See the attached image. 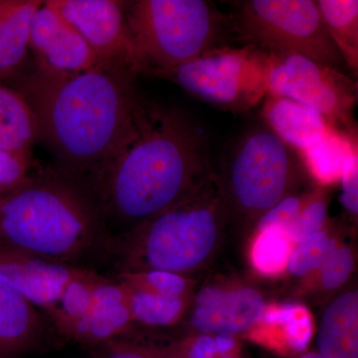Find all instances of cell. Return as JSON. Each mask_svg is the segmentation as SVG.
<instances>
[{"instance_id": "8992f818", "label": "cell", "mask_w": 358, "mask_h": 358, "mask_svg": "<svg viewBox=\"0 0 358 358\" xmlns=\"http://www.w3.org/2000/svg\"><path fill=\"white\" fill-rule=\"evenodd\" d=\"M216 174L231 216L259 220L281 200L308 188L310 176L300 152L265 124L245 131Z\"/></svg>"}, {"instance_id": "f546056e", "label": "cell", "mask_w": 358, "mask_h": 358, "mask_svg": "<svg viewBox=\"0 0 358 358\" xmlns=\"http://www.w3.org/2000/svg\"><path fill=\"white\" fill-rule=\"evenodd\" d=\"M92 358H178L173 352L138 345L119 338L91 348Z\"/></svg>"}, {"instance_id": "8d00e7d4", "label": "cell", "mask_w": 358, "mask_h": 358, "mask_svg": "<svg viewBox=\"0 0 358 358\" xmlns=\"http://www.w3.org/2000/svg\"><path fill=\"white\" fill-rule=\"evenodd\" d=\"M222 358H238V357H235L234 355H225V357H223Z\"/></svg>"}, {"instance_id": "9a60e30c", "label": "cell", "mask_w": 358, "mask_h": 358, "mask_svg": "<svg viewBox=\"0 0 358 358\" xmlns=\"http://www.w3.org/2000/svg\"><path fill=\"white\" fill-rule=\"evenodd\" d=\"M262 102L264 124L296 152H303L336 129L319 113L285 96L268 93Z\"/></svg>"}, {"instance_id": "83f0119b", "label": "cell", "mask_w": 358, "mask_h": 358, "mask_svg": "<svg viewBox=\"0 0 358 358\" xmlns=\"http://www.w3.org/2000/svg\"><path fill=\"white\" fill-rule=\"evenodd\" d=\"M329 199L322 189H313L300 213L287 230V234L294 245L324 230L327 222Z\"/></svg>"}, {"instance_id": "44dd1931", "label": "cell", "mask_w": 358, "mask_h": 358, "mask_svg": "<svg viewBox=\"0 0 358 358\" xmlns=\"http://www.w3.org/2000/svg\"><path fill=\"white\" fill-rule=\"evenodd\" d=\"M320 15L352 77L358 71L357 0H317Z\"/></svg>"}, {"instance_id": "ac0fdd59", "label": "cell", "mask_w": 358, "mask_h": 358, "mask_svg": "<svg viewBox=\"0 0 358 358\" xmlns=\"http://www.w3.org/2000/svg\"><path fill=\"white\" fill-rule=\"evenodd\" d=\"M38 140L36 122L22 96L0 85V150L29 164Z\"/></svg>"}, {"instance_id": "d590c367", "label": "cell", "mask_w": 358, "mask_h": 358, "mask_svg": "<svg viewBox=\"0 0 358 358\" xmlns=\"http://www.w3.org/2000/svg\"><path fill=\"white\" fill-rule=\"evenodd\" d=\"M299 358H326L324 357H322V355H320L319 352H308L303 353V355H301L300 357Z\"/></svg>"}, {"instance_id": "52a82bcc", "label": "cell", "mask_w": 358, "mask_h": 358, "mask_svg": "<svg viewBox=\"0 0 358 358\" xmlns=\"http://www.w3.org/2000/svg\"><path fill=\"white\" fill-rule=\"evenodd\" d=\"M229 16L231 34L243 46L293 52L345 72V60L313 0H244Z\"/></svg>"}, {"instance_id": "4dcf8cb0", "label": "cell", "mask_w": 358, "mask_h": 358, "mask_svg": "<svg viewBox=\"0 0 358 358\" xmlns=\"http://www.w3.org/2000/svg\"><path fill=\"white\" fill-rule=\"evenodd\" d=\"M320 270L322 284L324 288L331 291L343 286L355 270L352 250L348 247H336Z\"/></svg>"}, {"instance_id": "d6986e66", "label": "cell", "mask_w": 358, "mask_h": 358, "mask_svg": "<svg viewBox=\"0 0 358 358\" xmlns=\"http://www.w3.org/2000/svg\"><path fill=\"white\" fill-rule=\"evenodd\" d=\"M133 322L127 301L121 305L94 307L86 317L58 327L56 331L65 338L93 348L122 338Z\"/></svg>"}, {"instance_id": "cb8c5ba5", "label": "cell", "mask_w": 358, "mask_h": 358, "mask_svg": "<svg viewBox=\"0 0 358 358\" xmlns=\"http://www.w3.org/2000/svg\"><path fill=\"white\" fill-rule=\"evenodd\" d=\"M99 275L89 270L73 280L61 294L58 303L47 310L54 329L86 317L94 308V287Z\"/></svg>"}, {"instance_id": "2e32d148", "label": "cell", "mask_w": 358, "mask_h": 358, "mask_svg": "<svg viewBox=\"0 0 358 358\" xmlns=\"http://www.w3.org/2000/svg\"><path fill=\"white\" fill-rule=\"evenodd\" d=\"M317 352L326 358H358V293L331 301L320 320Z\"/></svg>"}, {"instance_id": "ffe728a7", "label": "cell", "mask_w": 358, "mask_h": 358, "mask_svg": "<svg viewBox=\"0 0 358 358\" xmlns=\"http://www.w3.org/2000/svg\"><path fill=\"white\" fill-rule=\"evenodd\" d=\"M355 150L357 136L333 129L300 155L310 178L322 186L333 185L341 179L346 159Z\"/></svg>"}, {"instance_id": "d4e9b609", "label": "cell", "mask_w": 358, "mask_h": 358, "mask_svg": "<svg viewBox=\"0 0 358 358\" xmlns=\"http://www.w3.org/2000/svg\"><path fill=\"white\" fill-rule=\"evenodd\" d=\"M294 244L281 229L257 232L251 249V261L261 274L275 275L286 270Z\"/></svg>"}, {"instance_id": "7c38bea8", "label": "cell", "mask_w": 358, "mask_h": 358, "mask_svg": "<svg viewBox=\"0 0 358 358\" xmlns=\"http://www.w3.org/2000/svg\"><path fill=\"white\" fill-rule=\"evenodd\" d=\"M29 49L37 65L56 72H82L100 63L83 37L47 1L33 17Z\"/></svg>"}, {"instance_id": "484cf974", "label": "cell", "mask_w": 358, "mask_h": 358, "mask_svg": "<svg viewBox=\"0 0 358 358\" xmlns=\"http://www.w3.org/2000/svg\"><path fill=\"white\" fill-rule=\"evenodd\" d=\"M336 247V240L327 231H320L294 246L287 268L292 275H306L322 268Z\"/></svg>"}, {"instance_id": "e575fe53", "label": "cell", "mask_w": 358, "mask_h": 358, "mask_svg": "<svg viewBox=\"0 0 358 358\" xmlns=\"http://www.w3.org/2000/svg\"><path fill=\"white\" fill-rule=\"evenodd\" d=\"M214 336L216 348H217L219 353L222 357L225 355H232L236 348V341L234 336L231 334H216Z\"/></svg>"}, {"instance_id": "836d02e7", "label": "cell", "mask_w": 358, "mask_h": 358, "mask_svg": "<svg viewBox=\"0 0 358 358\" xmlns=\"http://www.w3.org/2000/svg\"><path fill=\"white\" fill-rule=\"evenodd\" d=\"M178 358H222L216 348L214 336L209 334H200L192 339L189 343H185L173 350Z\"/></svg>"}, {"instance_id": "4fadbf2b", "label": "cell", "mask_w": 358, "mask_h": 358, "mask_svg": "<svg viewBox=\"0 0 358 358\" xmlns=\"http://www.w3.org/2000/svg\"><path fill=\"white\" fill-rule=\"evenodd\" d=\"M265 308L262 294L256 289L206 287L197 294L190 324L202 334L234 336L259 324Z\"/></svg>"}, {"instance_id": "5b68a950", "label": "cell", "mask_w": 358, "mask_h": 358, "mask_svg": "<svg viewBox=\"0 0 358 358\" xmlns=\"http://www.w3.org/2000/svg\"><path fill=\"white\" fill-rule=\"evenodd\" d=\"M127 23L138 73L155 76L228 46L229 16L206 0H134Z\"/></svg>"}, {"instance_id": "5bb4252c", "label": "cell", "mask_w": 358, "mask_h": 358, "mask_svg": "<svg viewBox=\"0 0 358 358\" xmlns=\"http://www.w3.org/2000/svg\"><path fill=\"white\" fill-rule=\"evenodd\" d=\"M50 327L39 308L0 275V358H17L41 348Z\"/></svg>"}, {"instance_id": "30bf717a", "label": "cell", "mask_w": 358, "mask_h": 358, "mask_svg": "<svg viewBox=\"0 0 358 358\" xmlns=\"http://www.w3.org/2000/svg\"><path fill=\"white\" fill-rule=\"evenodd\" d=\"M83 37L99 62H122L138 74L128 23V1L117 0H48Z\"/></svg>"}, {"instance_id": "4316f807", "label": "cell", "mask_w": 358, "mask_h": 358, "mask_svg": "<svg viewBox=\"0 0 358 358\" xmlns=\"http://www.w3.org/2000/svg\"><path fill=\"white\" fill-rule=\"evenodd\" d=\"M117 281L131 289H143L162 296L185 298L188 288L183 275L164 270L119 273Z\"/></svg>"}, {"instance_id": "e0dca14e", "label": "cell", "mask_w": 358, "mask_h": 358, "mask_svg": "<svg viewBox=\"0 0 358 358\" xmlns=\"http://www.w3.org/2000/svg\"><path fill=\"white\" fill-rule=\"evenodd\" d=\"M41 0H0V80L10 76L24 62L30 31Z\"/></svg>"}, {"instance_id": "8fae6325", "label": "cell", "mask_w": 358, "mask_h": 358, "mask_svg": "<svg viewBox=\"0 0 358 358\" xmlns=\"http://www.w3.org/2000/svg\"><path fill=\"white\" fill-rule=\"evenodd\" d=\"M89 268L0 246V275L35 307L47 310Z\"/></svg>"}, {"instance_id": "1f68e13d", "label": "cell", "mask_w": 358, "mask_h": 358, "mask_svg": "<svg viewBox=\"0 0 358 358\" xmlns=\"http://www.w3.org/2000/svg\"><path fill=\"white\" fill-rule=\"evenodd\" d=\"M341 203L350 215L358 213V155L353 152L346 159L341 171Z\"/></svg>"}, {"instance_id": "ba28073f", "label": "cell", "mask_w": 358, "mask_h": 358, "mask_svg": "<svg viewBox=\"0 0 358 358\" xmlns=\"http://www.w3.org/2000/svg\"><path fill=\"white\" fill-rule=\"evenodd\" d=\"M155 77L173 82L218 109L244 113L268 94L267 54L255 46H225Z\"/></svg>"}, {"instance_id": "3957f363", "label": "cell", "mask_w": 358, "mask_h": 358, "mask_svg": "<svg viewBox=\"0 0 358 358\" xmlns=\"http://www.w3.org/2000/svg\"><path fill=\"white\" fill-rule=\"evenodd\" d=\"M110 237L88 188L58 171L28 178L0 196V246L83 267L107 256Z\"/></svg>"}, {"instance_id": "277c9868", "label": "cell", "mask_w": 358, "mask_h": 358, "mask_svg": "<svg viewBox=\"0 0 358 358\" xmlns=\"http://www.w3.org/2000/svg\"><path fill=\"white\" fill-rule=\"evenodd\" d=\"M231 217L216 173L178 204L110 242L119 273L164 270L183 275L211 256Z\"/></svg>"}, {"instance_id": "603a6c76", "label": "cell", "mask_w": 358, "mask_h": 358, "mask_svg": "<svg viewBox=\"0 0 358 358\" xmlns=\"http://www.w3.org/2000/svg\"><path fill=\"white\" fill-rule=\"evenodd\" d=\"M124 287L134 322L148 327H169L176 324L182 315L185 308V298L162 296Z\"/></svg>"}, {"instance_id": "9c48e42d", "label": "cell", "mask_w": 358, "mask_h": 358, "mask_svg": "<svg viewBox=\"0 0 358 358\" xmlns=\"http://www.w3.org/2000/svg\"><path fill=\"white\" fill-rule=\"evenodd\" d=\"M268 93L319 113L341 133L357 136V82L345 72L293 52L265 50Z\"/></svg>"}, {"instance_id": "d6a6232c", "label": "cell", "mask_w": 358, "mask_h": 358, "mask_svg": "<svg viewBox=\"0 0 358 358\" xmlns=\"http://www.w3.org/2000/svg\"><path fill=\"white\" fill-rule=\"evenodd\" d=\"M29 164L0 150V196L20 185L28 178Z\"/></svg>"}, {"instance_id": "f1b7e54d", "label": "cell", "mask_w": 358, "mask_h": 358, "mask_svg": "<svg viewBox=\"0 0 358 358\" xmlns=\"http://www.w3.org/2000/svg\"><path fill=\"white\" fill-rule=\"evenodd\" d=\"M313 190L306 188L281 200L259 219L257 223V232L274 228L284 230L287 233V230L300 213L301 209L307 202Z\"/></svg>"}, {"instance_id": "6da1fadb", "label": "cell", "mask_w": 358, "mask_h": 358, "mask_svg": "<svg viewBox=\"0 0 358 358\" xmlns=\"http://www.w3.org/2000/svg\"><path fill=\"white\" fill-rule=\"evenodd\" d=\"M138 73L122 62H100L76 73L35 65L17 92L31 110L38 140L57 160L56 171L85 182L133 140L143 107Z\"/></svg>"}, {"instance_id": "7a4b0ae2", "label": "cell", "mask_w": 358, "mask_h": 358, "mask_svg": "<svg viewBox=\"0 0 358 358\" xmlns=\"http://www.w3.org/2000/svg\"><path fill=\"white\" fill-rule=\"evenodd\" d=\"M214 174L199 122L176 108L143 102L133 140L83 183L110 242L189 196Z\"/></svg>"}, {"instance_id": "7402d4cb", "label": "cell", "mask_w": 358, "mask_h": 358, "mask_svg": "<svg viewBox=\"0 0 358 358\" xmlns=\"http://www.w3.org/2000/svg\"><path fill=\"white\" fill-rule=\"evenodd\" d=\"M259 322L268 329H277L284 343L298 352L307 350L315 331L310 310L298 303L268 306Z\"/></svg>"}]
</instances>
